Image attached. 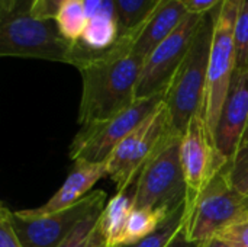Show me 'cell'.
Returning <instances> with one entry per match:
<instances>
[{
  "label": "cell",
  "instance_id": "obj_2",
  "mask_svg": "<svg viewBox=\"0 0 248 247\" xmlns=\"http://www.w3.org/2000/svg\"><path fill=\"white\" fill-rule=\"evenodd\" d=\"M0 55L74 64V45L58 31L54 19L31 13V0L0 15Z\"/></svg>",
  "mask_w": 248,
  "mask_h": 247
},
{
  "label": "cell",
  "instance_id": "obj_28",
  "mask_svg": "<svg viewBox=\"0 0 248 247\" xmlns=\"http://www.w3.org/2000/svg\"><path fill=\"white\" fill-rule=\"evenodd\" d=\"M169 247H201V243L189 240V239L186 237L185 231L182 230V231L171 240V243L169 245Z\"/></svg>",
  "mask_w": 248,
  "mask_h": 247
},
{
  "label": "cell",
  "instance_id": "obj_5",
  "mask_svg": "<svg viewBox=\"0 0 248 247\" xmlns=\"http://www.w3.org/2000/svg\"><path fill=\"white\" fill-rule=\"evenodd\" d=\"M182 134L173 131L142 167L135 182V208L174 213L186 202V182L180 163Z\"/></svg>",
  "mask_w": 248,
  "mask_h": 247
},
{
  "label": "cell",
  "instance_id": "obj_26",
  "mask_svg": "<svg viewBox=\"0 0 248 247\" xmlns=\"http://www.w3.org/2000/svg\"><path fill=\"white\" fill-rule=\"evenodd\" d=\"M65 0H31V13L39 19H54Z\"/></svg>",
  "mask_w": 248,
  "mask_h": 247
},
{
  "label": "cell",
  "instance_id": "obj_24",
  "mask_svg": "<svg viewBox=\"0 0 248 247\" xmlns=\"http://www.w3.org/2000/svg\"><path fill=\"white\" fill-rule=\"evenodd\" d=\"M0 247H23L12 226V211L4 204L0 205Z\"/></svg>",
  "mask_w": 248,
  "mask_h": 247
},
{
  "label": "cell",
  "instance_id": "obj_18",
  "mask_svg": "<svg viewBox=\"0 0 248 247\" xmlns=\"http://www.w3.org/2000/svg\"><path fill=\"white\" fill-rule=\"evenodd\" d=\"M169 217H170V214L160 211V210L135 208L129 217L121 246L135 243V242L153 234Z\"/></svg>",
  "mask_w": 248,
  "mask_h": 247
},
{
  "label": "cell",
  "instance_id": "obj_22",
  "mask_svg": "<svg viewBox=\"0 0 248 247\" xmlns=\"http://www.w3.org/2000/svg\"><path fill=\"white\" fill-rule=\"evenodd\" d=\"M225 172L231 185L243 195L248 197V148H240L225 165Z\"/></svg>",
  "mask_w": 248,
  "mask_h": 247
},
{
  "label": "cell",
  "instance_id": "obj_19",
  "mask_svg": "<svg viewBox=\"0 0 248 247\" xmlns=\"http://www.w3.org/2000/svg\"><path fill=\"white\" fill-rule=\"evenodd\" d=\"M122 33L138 29L164 0H115Z\"/></svg>",
  "mask_w": 248,
  "mask_h": 247
},
{
  "label": "cell",
  "instance_id": "obj_13",
  "mask_svg": "<svg viewBox=\"0 0 248 247\" xmlns=\"http://www.w3.org/2000/svg\"><path fill=\"white\" fill-rule=\"evenodd\" d=\"M248 125V67L237 68L215 131L219 153L230 162Z\"/></svg>",
  "mask_w": 248,
  "mask_h": 247
},
{
  "label": "cell",
  "instance_id": "obj_25",
  "mask_svg": "<svg viewBox=\"0 0 248 247\" xmlns=\"http://www.w3.org/2000/svg\"><path fill=\"white\" fill-rule=\"evenodd\" d=\"M218 237L225 240L231 247H248V218L228 226Z\"/></svg>",
  "mask_w": 248,
  "mask_h": 247
},
{
  "label": "cell",
  "instance_id": "obj_12",
  "mask_svg": "<svg viewBox=\"0 0 248 247\" xmlns=\"http://www.w3.org/2000/svg\"><path fill=\"white\" fill-rule=\"evenodd\" d=\"M87 25L74 45V67L78 68L87 58L109 51L122 36L115 0H84Z\"/></svg>",
  "mask_w": 248,
  "mask_h": 247
},
{
  "label": "cell",
  "instance_id": "obj_30",
  "mask_svg": "<svg viewBox=\"0 0 248 247\" xmlns=\"http://www.w3.org/2000/svg\"><path fill=\"white\" fill-rule=\"evenodd\" d=\"M19 0H0V12H9L12 10Z\"/></svg>",
  "mask_w": 248,
  "mask_h": 247
},
{
  "label": "cell",
  "instance_id": "obj_4",
  "mask_svg": "<svg viewBox=\"0 0 248 247\" xmlns=\"http://www.w3.org/2000/svg\"><path fill=\"white\" fill-rule=\"evenodd\" d=\"M240 1L241 0H224V3L212 12L214 32L202 115L214 138L234 73L237 70L235 22Z\"/></svg>",
  "mask_w": 248,
  "mask_h": 247
},
{
  "label": "cell",
  "instance_id": "obj_16",
  "mask_svg": "<svg viewBox=\"0 0 248 247\" xmlns=\"http://www.w3.org/2000/svg\"><path fill=\"white\" fill-rule=\"evenodd\" d=\"M134 210H135L134 189L125 192H116L115 197L108 201L99 220L100 230L108 247L121 246L125 229L128 226L129 217Z\"/></svg>",
  "mask_w": 248,
  "mask_h": 247
},
{
  "label": "cell",
  "instance_id": "obj_1",
  "mask_svg": "<svg viewBox=\"0 0 248 247\" xmlns=\"http://www.w3.org/2000/svg\"><path fill=\"white\" fill-rule=\"evenodd\" d=\"M144 60L132 51L129 33L106 52L87 58L80 67L81 99L78 124L103 121L125 111L137 100Z\"/></svg>",
  "mask_w": 248,
  "mask_h": 247
},
{
  "label": "cell",
  "instance_id": "obj_23",
  "mask_svg": "<svg viewBox=\"0 0 248 247\" xmlns=\"http://www.w3.org/2000/svg\"><path fill=\"white\" fill-rule=\"evenodd\" d=\"M237 68L248 67V0H241L235 22Z\"/></svg>",
  "mask_w": 248,
  "mask_h": 247
},
{
  "label": "cell",
  "instance_id": "obj_11",
  "mask_svg": "<svg viewBox=\"0 0 248 247\" xmlns=\"http://www.w3.org/2000/svg\"><path fill=\"white\" fill-rule=\"evenodd\" d=\"M206 16L189 13L182 25L147 55L137 87V99L166 92Z\"/></svg>",
  "mask_w": 248,
  "mask_h": 247
},
{
  "label": "cell",
  "instance_id": "obj_3",
  "mask_svg": "<svg viewBox=\"0 0 248 247\" xmlns=\"http://www.w3.org/2000/svg\"><path fill=\"white\" fill-rule=\"evenodd\" d=\"M212 32L214 19L211 13L203 19L183 63L166 89L164 102L170 121L180 134L185 132L192 116L202 112L203 108Z\"/></svg>",
  "mask_w": 248,
  "mask_h": 247
},
{
  "label": "cell",
  "instance_id": "obj_31",
  "mask_svg": "<svg viewBox=\"0 0 248 247\" xmlns=\"http://www.w3.org/2000/svg\"><path fill=\"white\" fill-rule=\"evenodd\" d=\"M240 148H248V125L247 128H246V131H244V134H243V138H241V143H240V147H238V150ZM237 150V151H238Z\"/></svg>",
  "mask_w": 248,
  "mask_h": 247
},
{
  "label": "cell",
  "instance_id": "obj_17",
  "mask_svg": "<svg viewBox=\"0 0 248 247\" xmlns=\"http://www.w3.org/2000/svg\"><path fill=\"white\" fill-rule=\"evenodd\" d=\"M87 19L84 0H65L54 17L60 33L71 44H77L80 41L86 29Z\"/></svg>",
  "mask_w": 248,
  "mask_h": 247
},
{
  "label": "cell",
  "instance_id": "obj_6",
  "mask_svg": "<svg viewBox=\"0 0 248 247\" xmlns=\"http://www.w3.org/2000/svg\"><path fill=\"white\" fill-rule=\"evenodd\" d=\"M166 92L137 99L129 108L112 118L81 125L70 146L73 162L106 163L121 141L142 124L164 100Z\"/></svg>",
  "mask_w": 248,
  "mask_h": 247
},
{
  "label": "cell",
  "instance_id": "obj_21",
  "mask_svg": "<svg viewBox=\"0 0 248 247\" xmlns=\"http://www.w3.org/2000/svg\"><path fill=\"white\" fill-rule=\"evenodd\" d=\"M186 220V202L179 207L174 213L170 214V217L150 236L131 243L118 247H169L171 240L183 230Z\"/></svg>",
  "mask_w": 248,
  "mask_h": 247
},
{
  "label": "cell",
  "instance_id": "obj_9",
  "mask_svg": "<svg viewBox=\"0 0 248 247\" xmlns=\"http://www.w3.org/2000/svg\"><path fill=\"white\" fill-rule=\"evenodd\" d=\"M180 163L187 189L186 211H189L215 175L228 163L219 153L202 112L192 116L182 134Z\"/></svg>",
  "mask_w": 248,
  "mask_h": 247
},
{
  "label": "cell",
  "instance_id": "obj_27",
  "mask_svg": "<svg viewBox=\"0 0 248 247\" xmlns=\"http://www.w3.org/2000/svg\"><path fill=\"white\" fill-rule=\"evenodd\" d=\"M186 7L187 13L192 15H211L215 9H218L224 0H180Z\"/></svg>",
  "mask_w": 248,
  "mask_h": 247
},
{
  "label": "cell",
  "instance_id": "obj_29",
  "mask_svg": "<svg viewBox=\"0 0 248 247\" xmlns=\"http://www.w3.org/2000/svg\"><path fill=\"white\" fill-rule=\"evenodd\" d=\"M201 247H231L225 240H222L221 237H212L206 242H202L201 243Z\"/></svg>",
  "mask_w": 248,
  "mask_h": 247
},
{
  "label": "cell",
  "instance_id": "obj_20",
  "mask_svg": "<svg viewBox=\"0 0 248 247\" xmlns=\"http://www.w3.org/2000/svg\"><path fill=\"white\" fill-rule=\"evenodd\" d=\"M103 210H96L87 215L58 247H108L99 224Z\"/></svg>",
  "mask_w": 248,
  "mask_h": 247
},
{
  "label": "cell",
  "instance_id": "obj_15",
  "mask_svg": "<svg viewBox=\"0 0 248 247\" xmlns=\"http://www.w3.org/2000/svg\"><path fill=\"white\" fill-rule=\"evenodd\" d=\"M180 0H164L161 6L135 31L126 32L132 41V51L142 60L170 33H173L187 16Z\"/></svg>",
  "mask_w": 248,
  "mask_h": 247
},
{
  "label": "cell",
  "instance_id": "obj_10",
  "mask_svg": "<svg viewBox=\"0 0 248 247\" xmlns=\"http://www.w3.org/2000/svg\"><path fill=\"white\" fill-rule=\"evenodd\" d=\"M108 195L93 191L78 204L42 217H25L12 211V226L23 247H58L93 211L106 207Z\"/></svg>",
  "mask_w": 248,
  "mask_h": 247
},
{
  "label": "cell",
  "instance_id": "obj_32",
  "mask_svg": "<svg viewBox=\"0 0 248 247\" xmlns=\"http://www.w3.org/2000/svg\"><path fill=\"white\" fill-rule=\"evenodd\" d=\"M246 205H247V210H248V197H246Z\"/></svg>",
  "mask_w": 248,
  "mask_h": 247
},
{
  "label": "cell",
  "instance_id": "obj_7",
  "mask_svg": "<svg viewBox=\"0 0 248 247\" xmlns=\"http://www.w3.org/2000/svg\"><path fill=\"white\" fill-rule=\"evenodd\" d=\"M173 131L176 130L171 125L166 102L163 100L142 124L121 141L106 160L108 176L116 185L118 192L129 191L142 167Z\"/></svg>",
  "mask_w": 248,
  "mask_h": 247
},
{
  "label": "cell",
  "instance_id": "obj_14",
  "mask_svg": "<svg viewBox=\"0 0 248 247\" xmlns=\"http://www.w3.org/2000/svg\"><path fill=\"white\" fill-rule=\"evenodd\" d=\"M105 176H108L106 163H90L84 160L74 162L65 182L44 205L32 210H20L17 213L25 217H42L70 208L86 198L89 195L87 192Z\"/></svg>",
  "mask_w": 248,
  "mask_h": 247
},
{
  "label": "cell",
  "instance_id": "obj_8",
  "mask_svg": "<svg viewBox=\"0 0 248 247\" xmlns=\"http://www.w3.org/2000/svg\"><path fill=\"white\" fill-rule=\"evenodd\" d=\"M246 218H248L246 197L231 185L224 166L193 207L186 211L183 231L189 240L202 243Z\"/></svg>",
  "mask_w": 248,
  "mask_h": 247
}]
</instances>
